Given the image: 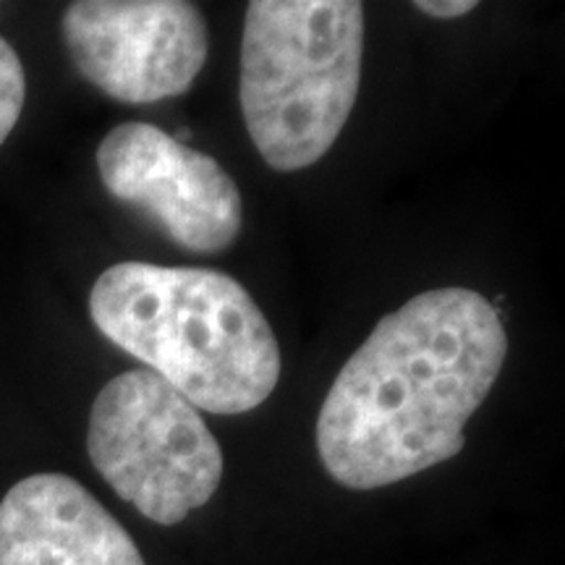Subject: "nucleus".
Listing matches in <instances>:
<instances>
[{"instance_id":"4","label":"nucleus","mask_w":565,"mask_h":565,"mask_svg":"<svg viewBox=\"0 0 565 565\" xmlns=\"http://www.w3.org/2000/svg\"><path fill=\"white\" fill-rule=\"evenodd\" d=\"M87 454L113 492L160 526L207 505L223 450L200 412L150 370H129L97 393Z\"/></svg>"},{"instance_id":"8","label":"nucleus","mask_w":565,"mask_h":565,"mask_svg":"<svg viewBox=\"0 0 565 565\" xmlns=\"http://www.w3.org/2000/svg\"><path fill=\"white\" fill-rule=\"evenodd\" d=\"M26 100V74L17 51L0 38V145L11 137Z\"/></svg>"},{"instance_id":"3","label":"nucleus","mask_w":565,"mask_h":565,"mask_svg":"<svg viewBox=\"0 0 565 565\" xmlns=\"http://www.w3.org/2000/svg\"><path fill=\"white\" fill-rule=\"evenodd\" d=\"M359 0H252L242 32L238 103L273 171L320 162L349 124L362 84Z\"/></svg>"},{"instance_id":"9","label":"nucleus","mask_w":565,"mask_h":565,"mask_svg":"<svg viewBox=\"0 0 565 565\" xmlns=\"http://www.w3.org/2000/svg\"><path fill=\"white\" fill-rule=\"evenodd\" d=\"M414 9L433 19H458L475 11L477 3L475 0H416Z\"/></svg>"},{"instance_id":"7","label":"nucleus","mask_w":565,"mask_h":565,"mask_svg":"<svg viewBox=\"0 0 565 565\" xmlns=\"http://www.w3.org/2000/svg\"><path fill=\"white\" fill-rule=\"evenodd\" d=\"M0 565H147L95 494L66 475H32L0 500Z\"/></svg>"},{"instance_id":"5","label":"nucleus","mask_w":565,"mask_h":565,"mask_svg":"<svg viewBox=\"0 0 565 565\" xmlns=\"http://www.w3.org/2000/svg\"><path fill=\"white\" fill-rule=\"evenodd\" d=\"M97 171L113 200L183 252L215 257L242 233L244 202L228 171L158 126L129 121L110 129L97 147Z\"/></svg>"},{"instance_id":"2","label":"nucleus","mask_w":565,"mask_h":565,"mask_svg":"<svg viewBox=\"0 0 565 565\" xmlns=\"http://www.w3.org/2000/svg\"><path fill=\"white\" fill-rule=\"evenodd\" d=\"M89 317L196 412L246 414L278 387V338L249 291L221 270L118 263L92 286Z\"/></svg>"},{"instance_id":"6","label":"nucleus","mask_w":565,"mask_h":565,"mask_svg":"<svg viewBox=\"0 0 565 565\" xmlns=\"http://www.w3.org/2000/svg\"><path fill=\"white\" fill-rule=\"evenodd\" d=\"M63 42L79 74L126 105L179 97L207 63V21L186 0H76Z\"/></svg>"},{"instance_id":"1","label":"nucleus","mask_w":565,"mask_h":565,"mask_svg":"<svg viewBox=\"0 0 565 565\" xmlns=\"http://www.w3.org/2000/svg\"><path fill=\"white\" fill-rule=\"evenodd\" d=\"M505 356V324L482 294L445 286L414 296L374 324L324 395V471L364 492L456 458Z\"/></svg>"}]
</instances>
